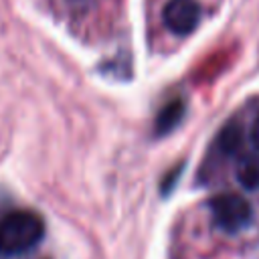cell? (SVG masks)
Listing matches in <instances>:
<instances>
[{"instance_id":"obj_8","label":"cell","mask_w":259,"mask_h":259,"mask_svg":"<svg viewBox=\"0 0 259 259\" xmlns=\"http://www.w3.org/2000/svg\"><path fill=\"white\" fill-rule=\"evenodd\" d=\"M93 2L95 0H67V4L73 6V8H89Z\"/></svg>"},{"instance_id":"obj_1","label":"cell","mask_w":259,"mask_h":259,"mask_svg":"<svg viewBox=\"0 0 259 259\" xmlns=\"http://www.w3.org/2000/svg\"><path fill=\"white\" fill-rule=\"evenodd\" d=\"M45 237V221L34 210H12L0 219V253L22 255Z\"/></svg>"},{"instance_id":"obj_6","label":"cell","mask_w":259,"mask_h":259,"mask_svg":"<svg viewBox=\"0 0 259 259\" xmlns=\"http://www.w3.org/2000/svg\"><path fill=\"white\" fill-rule=\"evenodd\" d=\"M241 142H243V132H241V125L233 119L229 123L223 125L221 134H219V150L227 156H233L239 152L241 148Z\"/></svg>"},{"instance_id":"obj_5","label":"cell","mask_w":259,"mask_h":259,"mask_svg":"<svg viewBox=\"0 0 259 259\" xmlns=\"http://www.w3.org/2000/svg\"><path fill=\"white\" fill-rule=\"evenodd\" d=\"M235 172H237V180L247 190H259V154L243 156Z\"/></svg>"},{"instance_id":"obj_4","label":"cell","mask_w":259,"mask_h":259,"mask_svg":"<svg viewBox=\"0 0 259 259\" xmlns=\"http://www.w3.org/2000/svg\"><path fill=\"white\" fill-rule=\"evenodd\" d=\"M182 117H184V101L182 99H174V101L166 103L160 109L158 117H156V125H154L156 127V134L158 136H164V134L172 132L182 121Z\"/></svg>"},{"instance_id":"obj_2","label":"cell","mask_w":259,"mask_h":259,"mask_svg":"<svg viewBox=\"0 0 259 259\" xmlns=\"http://www.w3.org/2000/svg\"><path fill=\"white\" fill-rule=\"evenodd\" d=\"M210 214H212V223L221 231L237 233L251 223L253 208L245 196L225 192L210 200Z\"/></svg>"},{"instance_id":"obj_7","label":"cell","mask_w":259,"mask_h":259,"mask_svg":"<svg viewBox=\"0 0 259 259\" xmlns=\"http://www.w3.org/2000/svg\"><path fill=\"white\" fill-rule=\"evenodd\" d=\"M249 138H251V144L255 146V150H259V113L255 115V119H253V123H251Z\"/></svg>"},{"instance_id":"obj_3","label":"cell","mask_w":259,"mask_h":259,"mask_svg":"<svg viewBox=\"0 0 259 259\" xmlns=\"http://www.w3.org/2000/svg\"><path fill=\"white\" fill-rule=\"evenodd\" d=\"M166 28L178 36L190 34L200 22V6L196 0H168L162 10Z\"/></svg>"}]
</instances>
